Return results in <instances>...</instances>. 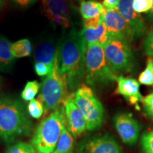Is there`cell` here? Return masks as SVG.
Returning <instances> with one entry per match:
<instances>
[{
	"mask_svg": "<svg viewBox=\"0 0 153 153\" xmlns=\"http://www.w3.org/2000/svg\"><path fill=\"white\" fill-rule=\"evenodd\" d=\"M4 0H0V6L2 4L3 2H4Z\"/></svg>",
	"mask_w": 153,
	"mask_h": 153,
	"instance_id": "cell-35",
	"label": "cell"
},
{
	"mask_svg": "<svg viewBox=\"0 0 153 153\" xmlns=\"http://www.w3.org/2000/svg\"><path fill=\"white\" fill-rule=\"evenodd\" d=\"M44 110L43 104L42 101L38 99H33V100L30 101L27 106V111L28 115L30 117L35 118V119H38L43 116Z\"/></svg>",
	"mask_w": 153,
	"mask_h": 153,
	"instance_id": "cell-23",
	"label": "cell"
},
{
	"mask_svg": "<svg viewBox=\"0 0 153 153\" xmlns=\"http://www.w3.org/2000/svg\"><path fill=\"white\" fill-rule=\"evenodd\" d=\"M74 144V137L69 132L67 126H65L63 128L53 153H73Z\"/></svg>",
	"mask_w": 153,
	"mask_h": 153,
	"instance_id": "cell-19",
	"label": "cell"
},
{
	"mask_svg": "<svg viewBox=\"0 0 153 153\" xmlns=\"http://www.w3.org/2000/svg\"><path fill=\"white\" fill-rule=\"evenodd\" d=\"M66 126V119L63 107L53 111L48 116L38 124L33 132L30 144L37 153H53L63 128Z\"/></svg>",
	"mask_w": 153,
	"mask_h": 153,
	"instance_id": "cell-3",
	"label": "cell"
},
{
	"mask_svg": "<svg viewBox=\"0 0 153 153\" xmlns=\"http://www.w3.org/2000/svg\"><path fill=\"white\" fill-rule=\"evenodd\" d=\"M114 126L122 141L126 144H135L140 132V123L131 113H120L114 118Z\"/></svg>",
	"mask_w": 153,
	"mask_h": 153,
	"instance_id": "cell-10",
	"label": "cell"
},
{
	"mask_svg": "<svg viewBox=\"0 0 153 153\" xmlns=\"http://www.w3.org/2000/svg\"><path fill=\"white\" fill-rule=\"evenodd\" d=\"M117 76L113 73L106 62L104 46L89 44L85 51V79L91 86L108 85L116 81Z\"/></svg>",
	"mask_w": 153,
	"mask_h": 153,
	"instance_id": "cell-4",
	"label": "cell"
},
{
	"mask_svg": "<svg viewBox=\"0 0 153 153\" xmlns=\"http://www.w3.org/2000/svg\"><path fill=\"white\" fill-rule=\"evenodd\" d=\"M138 81L141 85H153V57H149L148 58L146 68L140 74Z\"/></svg>",
	"mask_w": 153,
	"mask_h": 153,
	"instance_id": "cell-22",
	"label": "cell"
},
{
	"mask_svg": "<svg viewBox=\"0 0 153 153\" xmlns=\"http://www.w3.org/2000/svg\"><path fill=\"white\" fill-rule=\"evenodd\" d=\"M119 0H104L103 6L106 10H113L116 9L118 7V3Z\"/></svg>",
	"mask_w": 153,
	"mask_h": 153,
	"instance_id": "cell-30",
	"label": "cell"
},
{
	"mask_svg": "<svg viewBox=\"0 0 153 153\" xmlns=\"http://www.w3.org/2000/svg\"><path fill=\"white\" fill-rule=\"evenodd\" d=\"M104 11L103 4L95 0H82L80 2L79 12L85 20L100 16L104 14Z\"/></svg>",
	"mask_w": 153,
	"mask_h": 153,
	"instance_id": "cell-18",
	"label": "cell"
},
{
	"mask_svg": "<svg viewBox=\"0 0 153 153\" xmlns=\"http://www.w3.org/2000/svg\"><path fill=\"white\" fill-rule=\"evenodd\" d=\"M6 153H37L30 143L17 142L9 146Z\"/></svg>",
	"mask_w": 153,
	"mask_h": 153,
	"instance_id": "cell-24",
	"label": "cell"
},
{
	"mask_svg": "<svg viewBox=\"0 0 153 153\" xmlns=\"http://www.w3.org/2000/svg\"><path fill=\"white\" fill-rule=\"evenodd\" d=\"M117 87L115 93L123 96L130 104L138 108V103L142 102L143 97L140 92V83L130 76L120 75L117 76Z\"/></svg>",
	"mask_w": 153,
	"mask_h": 153,
	"instance_id": "cell-13",
	"label": "cell"
},
{
	"mask_svg": "<svg viewBox=\"0 0 153 153\" xmlns=\"http://www.w3.org/2000/svg\"><path fill=\"white\" fill-rule=\"evenodd\" d=\"M63 105L67 128L73 137L79 136L87 130V123L74 103L73 95L67 97Z\"/></svg>",
	"mask_w": 153,
	"mask_h": 153,
	"instance_id": "cell-11",
	"label": "cell"
},
{
	"mask_svg": "<svg viewBox=\"0 0 153 153\" xmlns=\"http://www.w3.org/2000/svg\"><path fill=\"white\" fill-rule=\"evenodd\" d=\"M145 114H146L148 116L150 117L151 119L153 120V111H150V110H145Z\"/></svg>",
	"mask_w": 153,
	"mask_h": 153,
	"instance_id": "cell-32",
	"label": "cell"
},
{
	"mask_svg": "<svg viewBox=\"0 0 153 153\" xmlns=\"http://www.w3.org/2000/svg\"><path fill=\"white\" fill-rule=\"evenodd\" d=\"M79 34L86 45L89 44H99L104 45L109 39V36L107 33L104 19L98 27L90 28H82Z\"/></svg>",
	"mask_w": 153,
	"mask_h": 153,
	"instance_id": "cell-15",
	"label": "cell"
},
{
	"mask_svg": "<svg viewBox=\"0 0 153 153\" xmlns=\"http://www.w3.org/2000/svg\"><path fill=\"white\" fill-rule=\"evenodd\" d=\"M86 44L75 28L70 30L59 48V71L68 89L74 90L85 77Z\"/></svg>",
	"mask_w": 153,
	"mask_h": 153,
	"instance_id": "cell-1",
	"label": "cell"
},
{
	"mask_svg": "<svg viewBox=\"0 0 153 153\" xmlns=\"http://www.w3.org/2000/svg\"><path fill=\"white\" fill-rule=\"evenodd\" d=\"M103 46L106 62L113 73L116 75V74L133 72L135 60L129 41L109 38Z\"/></svg>",
	"mask_w": 153,
	"mask_h": 153,
	"instance_id": "cell-6",
	"label": "cell"
},
{
	"mask_svg": "<svg viewBox=\"0 0 153 153\" xmlns=\"http://www.w3.org/2000/svg\"><path fill=\"white\" fill-rule=\"evenodd\" d=\"M14 60L11 52V43L5 36L0 34V71H11Z\"/></svg>",
	"mask_w": 153,
	"mask_h": 153,
	"instance_id": "cell-17",
	"label": "cell"
},
{
	"mask_svg": "<svg viewBox=\"0 0 153 153\" xmlns=\"http://www.w3.org/2000/svg\"><path fill=\"white\" fill-rule=\"evenodd\" d=\"M149 19H150V22H152L153 23V4L152 9H151V10L150 11V14H149Z\"/></svg>",
	"mask_w": 153,
	"mask_h": 153,
	"instance_id": "cell-33",
	"label": "cell"
},
{
	"mask_svg": "<svg viewBox=\"0 0 153 153\" xmlns=\"http://www.w3.org/2000/svg\"><path fill=\"white\" fill-rule=\"evenodd\" d=\"M1 84H2V79H1V76H0V87H1Z\"/></svg>",
	"mask_w": 153,
	"mask_h": 153,
	"instance_id": "cell-34",
	"label": "cell"
},
{
	"mask_svg": "<svg viewBox=\"0 0 153 153\" xmlns=\"http://www.w3.org/2000/svg\"><path fill=\"white\" fill-rule=\"evenodd\" d=\"M33 123L27 108L19 99L0 95V139L11 143L29 135Z\"/></svg>",
	"mask_w": 153,
	"mask_h": 153,
	"instance_id": "cell-2",
	"label": "cell"
},
{
	"mask_svg": "<svg viewBox=\"0 0 153 153\" xmlns=\"http://www.w3.org/2000/svg\"><path fill=\"white\" fill-rule=\"evenodd\" d=\"M53 68L42 62H36L34 65V70L37 75L40 76H48Z\"/></svg>",
	"mask_w": 153,
	"mask_h": 153,
	"instance_id": "cell-28",
	"label": "cell"
},
{
	"mask_svg": "<svg viewBox=\"0 0 153 153\" xmlns=\"http://www.w3.org/2000/svg\"><path fill=\"white\" fill-rule=\"evenodd\" d=\"M59 49H56L54 43L51 41L41 42L36 46L34 52L36 62H42L53 68Z\"/></svg>",
	"mask_w": 153,
	"mask_h": 153,
	"instance_id": "cell-16",
	"label": "cell"
},
{
	"mask_svg": "<svg viewBox=\"0 0 153 153\" xmlns=\"http://www.w3.org/2000/svg\"><path fill=\"white\" fill-rule=\"evenodd\" d=\"M142 102L144 104L145 110L153 111V93L150 94L145 98H143Z\"/></svg>",
	"mask_w": 153,
	"mask_h": 153,
	"instance_id": "cell-29",
	"label": "cell"
},
{
	"mask_svg": "<svg viewBox=\"0 0 153 153\" xmlns=\"http://www.w3.org/2000/svg\"><path fill=\"white\" fill-rule=\"evenodd\" d=\"M40 88H41V84L38 81L36 80L28 81L21 94L22 99L26 101L33 100L40 91Z\"/></svg>",
	"mask_w": 153,
	"mask_h": 153,
	"instance_id": "cell-21",
	"label": "cell"
},
{
	"mask_svg": "<svg viewBox=\"0 0 153 153\" xmlns=\"http://www.w3.org/2000/svg\"><path fill=\"white\" fill-rule=\"evenodd\" d=\"M11 52L14 58H22L31 55L32 45L28 38H24L11 43Z\"/></svg>",
	"mask_w": 153,
	"mask_h": 153,
	"instance_id": "cell-20",
	"label": "cell"
},
{
	"mask_svg": "<svg viewBox=\"0 0 153 153\" xmlns=\"http://www.w3.org/2000/svg\"><path fill=\"white\" fill-rule=\"evenodd\" d=\"M42 12L50 22L65 28L72 22V5L69 0H42Z\"/></svg>",
	"mask_w": 153,
	"mask_h": 153,
	"instance_id": "cell-8",
	"label": "cell"
},
{
	"mask_svg": "<svg viewBox=\"0 0 153 153\" xmlns=\"http://www.w3.org/2000/svg\"><path fill=\"white\" fill-rule=\"evenodd\" d=\"M103 19L109 38H123L131 41L128 26L118 9L113 10H106L105 9Z\"/></svg>",
	"mask_w": 153,
	"mask_h": 153,
	"instance_id": "cell-12",
	"label": "cell"
},
{
	"mask_svg": "<svg viewBox=\"0 0 153 153\" xmlns=\"http://www.w3.org/2000/svg\"><path fill=\"white\" fill-rule=\"evenodd\" d=\"M152 4L153 0H133V9L137 14L150 11Z\"/></svg>",
	"mask_w": 153,
	"mask_h": 153,
	"instance_id": "cell-25",
	"label": "cell"
},
{
	"mask_svg": "<svg viewBox=\"0 0 153 153\" xmlns=\"http://www.w3.org/2000/svg\"><path fill=\"white\" fill-rule=\"evenodd\" d=\"M16 4L22 7H27L28 6L33 4L36 0H12Z\"/></svg>",
	"mask_w": 153,
	"mask_h": 153,
	"instance_id": "cell-31",
	"label": "cell"
},
{
	"mask_svg": "<svg viewBox=\"0 0 153 153\" xmlns=\"http://www.w3.org/2000/svg\"><path fill=\"white\" fill-rule=\"evenodd\" d=\"M141 143L145 153H153V128L143 134Z\"/></svg>",
	"mask_w": 153,
	"mask_h": 153,
	"instance_id": "cell-26",
	"label": "cell"
},
{
	"mask_svg": "<svg viewBox=\"0 0 153 153\" xmlns=\"http://www.w3.org/2000/svg\"><path fill=\"white\" fill-rule=\"evenodd\" d=\"M82 153H122L117 141L108 134L90 140Z\"/></svg>",
	"mask_w": 153,
	"mask_h": 153,
	"instance_id": "cell-14",
	"label": "cell"
},
{
	"mask_svg": "<svg viewBox=\"0 0 153 153\" xmlns=\"http://www.w3.org/2000/svg\"><path fill=\"white\" fill-rule=\"evenodd\" d=\"M58 56L59 51L52 70L42 82L40 88L39 98L46 112L53 111L59 108L68 97V87L59 71Z\"/></svg>",
	"mask_w": 153,
	"mask_h": 153,
	"instance_id": "cell-5",
	"label": "cell"
},
{
	"mask_svg": "<svg viewBox=\"0 0 153 153\" xmlns=\"http://www.w3.org/2000/svg\"><path fill=\"white\" fill-rule=\"evenodd\" d=\"M143 48L145 54L149 57H153V28L150 30L143 41Z\"/></svg>",
	"mask_w": 153,
	"mask_h": 153,
	"instance_id": "cell-27",
	"label": "cell"
},
{
	"mask_svg": "<svg viewBox=\"0 0 153 153\" xmlns=\"http://www.w3.org/2000/svg\"><path fill=\"white\" fill-rule=\"evenodd\" d=\"M117 9L128 26L131 41L145 36L147 27L142 16L133 9V0H119Z\"/></svg>",
	"mask_w": 153,
	"mask_h": 153,
	"instance_id": "cell-9",
	"label": "cell"
},
{
	"mask_svg": "<svg viewBox=\"0 0 153 153\" xmlns=\"http://www.w3.org/2000/svg\"><path fill=\"white\" fill-rule=\"evenodd\" d=\"M76 107L85 117L87 130L94 131L102 126L105 118V111L91 87L82 85L73 94Z\"/></svg>",
	"mask_w": 153,
	"mask_h": 153,
	"instance_id": "cell-7",
	"label": "cell"
}]
</instances>
